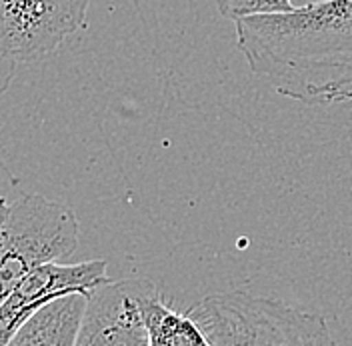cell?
Returning <instances> with one entry per match:
<instances>
[{"label": "cell", "instance_id": "obj_1", "mask_svg": "<svg viewBox=\"0 0 352 346\" xmlns=\"http://www.w3.org/2000/svg\"><path fill=\"white\" fill-rule=\"evenodd\" d=\"M248 68L305 107L352 100V0H320L234 22Z\"/></svg>", "mask_w": 352, "mask_h": 346}, {"label": "cell", "instance_id": "obj_9", "mask_svg": "<svg viewBox=\"0 0 352 346\" xmlns=\"http://www.w3.org/2000/svg\"><path fill=\"white\" fill-rule=\"evenodd\" d=\"M217 4L220 14L234 22L254 14H274L296 8L292 0H217Z\"/></svg>", "mask_w": 352, "mask_h": 346}, {"label": "cell", "instance_id": "obj_8", "mask_svg": "<svg viewBox=\"0 0 352 346\" xmlns=\"http://www.w3.org/2000/svg\"><path fill=\"white\" fill-rule=\"evenodd\" d=\"M140 310L148 346H212L186 312H176L162 303V294L154 282H146L140 294Z\"/></svg>", "mask_w": 352, "mask_h": 346}, {"label": "cell", "instance_id": "obj_5", "mask_svg": "<svg viewBox=\"0 0 352 346\" xmlns=\"http://www.w3.org/2000/svg\"><path fill=\"white\" fill-rule=\"evenodd\" d=\"M107 266V260H85L76 264L48 262L32 268L0 299V346L44 306L72 294L90 296L98 286L110 282Z\"/></svg>", "mask_w": 352, "mask_h": 346}, {"label": "cell", "instance_id": "obj_7", "mask_svg": "<svg viewBox=\"0 0 352 346\" xmlns=\"http://www.w3.org/2000/svg\"><path fill=\"white\" fill-rule=\"evenodd\" d=\"M87 299L72 294L44 306L4 346H74L87 310Z\"/></svg>", "mask_w": 352, "mask_h": 346}, {"label": "cell", "instance_id": "obj_6", "mask_svg": "<svg viewBox=\"0 0 352 346\" xmlns=\"http://www.w3.org/2000/svg\"><path fill=\"white\" fill-rule=\"evenodd\" d=\"M148 279H124L98 286L87 299V310L74 346H148L140 294Z\"/></svg>", "mask_w": 352, "mask_h": 346}, {"label": "cell", "instance_id": "obj_4", "mask_svg": "<svg viewBox=\"0 0 352 346\" xmlns=\"http://www.w3.org/2000/svg\"><path fill=\"white\" fill-rule=\"evenodd\" d=\"M90 0H0V83L38 63L85 28Z\"/></svg>", "mask_w": 352, "mask_h": 346}, {"label": "cell", "instance_id": "obj_2", "mask_svg": "<svg viewBox=\"0 0 352 346\" xmlns=\"http://www.w3.org/2000/svg\"><path fill=\"white\" fill-rule=\"evenodd\" d=\"M186 314L212 346H338L320 314L250 292H219Z\"/></svg>", "mask_w": 352, "mask_h": 346}, {"label": "cell", "instance_id": "obj_3", "mask_svg": "<svg viewBox=\"0 0 352 346\" xmlns=\"http://www.w3.org/2000/svg\"><path fill=\"white\" fill-rule=\"evenodd\" d=\"M0 228V299L32 268L70 259L80 240L74 210L34 193L4 200Z\"/></svg>", "mask_w": 352, "mask_h": 346}]
</instances>
